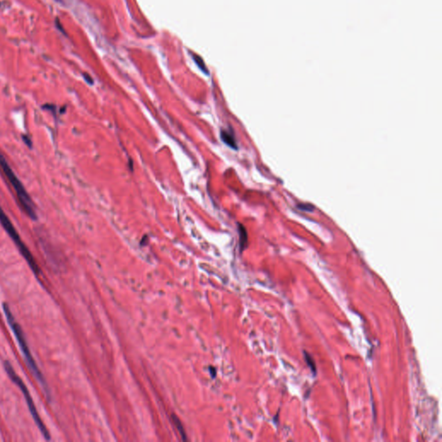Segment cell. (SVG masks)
Wrapping results in <instances>:
<instances>
[{
	"label": "cell",
	"mask_w": 442,
	"mask_h": 442,
	"mask_svg": "<svg viewBox=\"0 0 442 442\" xmlns=\"http://www.w3.org/2000/svg\"><path fill=\"white\" fill-rule=\"evenodd\" d=\"M3 308H4V315H5L8 323H9L11 329L13 331L15 336L17 338L18 344H19L20 348L22 350L23 355L25 359L27 366L29 367V370H31L33 375L36 377V379L39 381V383L44 386V388L45 390H47V384H46L44 376L41 372V370H39V368L36 365V361H35L31 352H30V350H29V345H28V343H27V341H26L25 335L24 334L22 327L20 326L18 321L15 319L14 316L11 313L9 306L7 304H4Z\"/></svg>",
	"instance_id": "obj_1"
},
{
	"label": "cell",
	"mask_w": 442,
	"mask_h": 442,
	"mask_svg": "<svg viewBox=\"0 0 442 442\" xmlns=\"http://www.w3.org/2000/svg\"><path fill=\"white\" fill-rule=\"evenodd\" d=\"M0 169L3 171L5 177L7 178L8 181L10 182L11 187L14 189L15 193L18 197V201L21 205L23 210L25 212V214L32 220H36V209L35 205L30 198L29 194L26 191L25 188L24 187L22 182L16 175L14 171H12L11 166L9 165L5 157L3 154L0 152Z\"/></svg>",
	"instance_id": "obj_2"
},
{
	"label": "cell",
	"mask_w": 442,
	"mask_h": 442,
	"mask_svg": "<svg viewBox=\"0 0 442 442\" xmlns=\"http://www.w3.org/2000/svg\"><path fill=\"white\" fill-rule=\"evenodd\" d=\"M0 223L3 226V228L5 230V232H7L8 235L10 236V238L12 239V241L14 242L16 246L18 247V250L20 251V253L22 254L23 257H25L26 262L28 263L30 269L32 270L33 272L39 275L41 273L40 268L36 263V259L33 257L32 254L29 250V248L26 246L25 244L23 242L22 239L20 238V236L18 234L17 229L15 228L14 225L11 223V220L9 219L6 214L4 213V209L0 206Z\"/></svg>",
	"instance_id": "obj_3"
},
{
	"label": "cell",
	"mask_w": 442,
	"mask_h": 442,
	"mask_svg": "<svg viewBox=\"0 0 442 442\" xmlns=\"http://www.w3.org/2000/svg\"><path fill=\"white\" fill-rule=\"evenodd\" d=\"M4 369L6 370V372H7L11 380L13 381V383L18 385L19 389H20V391L24 393L25 398L26 400V403H27L28 408H29V412L31 414L33 419L35 420V422H36V424L37 425V427L39 428L42 435H44V438L46 439V440H50L49 432L46 428V426L44 425V421L41 419L40 416H39V414L36 410L35 403L33 402L32 397L29 394V390L26 387L25 384L23 382L22 379L18 377V374L16 373V371L13 369L12 366L7 361L4 362Z\"/></svg>",
	"instance_id": "obj_4"
},
{
	"label": "cell",
	"mask_w": 442,
	"mask_h": 442,
	"mask_svg": "<svg viewBox=\"0 0 442 442\" xmlns=\"http://www.w3.org/2000/svg\"><path fill=\"white\" fill-rule=\"evenodd\" d=\"M221 139L222 141L225 143V145H228L229 147H231L232 149H236L238 148L237 144H236L235 138L231 131H225L223 130L221 131Z\"/></svg>",
	"instance_id": "obj_5"
},
{
	"label": "cell",
	"mask_w": 442,
	"mask_h": 442,
	"mask_svg": "<svg viewBox=\"0 0 442 442\" xmlns=\"http://www.w3.org/2000/svg\"><path fill=\"white\" fill-rule=\"evenodd\" d=\"M247 241H248V237H247L246 230L243 225H239V246H240L241 251L245 250V248L246 247Z\"/></svg>",
	"instance_id": "obj_6"
},
{
	"label": "cell",
	"mask_w": 442,
	"mask_h": 442,
	"mask_svg": "<svg viewBox=\"0 0 442 442\" xmlns=\"http://www.w3.org/2000/svg\"><path fill=\"white\" fill-rule=\"evenodd\" d=\"M172 418H173V420H174V424L176 426V428H178V430H179V433H180V435H181V439L183 440V441H187L188 439H187V436H186V433L184 431V428H183V426L181 424V420L178 419L177 417H175L174 415L172 416Z\"/></svg>",
	"instance_id": "obj_7"
},
{
	"label": "cell",
	"mask_w": 442,
	"mask_h": 442,
	"mask_svg": "<svg viewBox=\"0 0 442 442\" xmlns=\"http://www.w3.org/2000/svg\"><path fill=\"white\" fill-rule=\"evenodd\" d=\"M305 359H306V361L308 363V366L310 367V369H311L312 371H313V373L314 375H316V363L314 361V359H312L311 356L308 354V352H304Z\"/></svg>",
	"instance_id": "obj_8"
},
{
	"label": "cell",
	"mask_w": 442,
	"mask_h": 442,
	"mask_svg": "<svg viewBox=\"0 0 442 442\" xmlns=\"http://www.w3.org/2000/svg\"><path fill=\"white\" fill-rule=\"evenodd\" d=\"M298 207L302 211H306V212H311L313 209H314V207L310 205V204H301V205H299Z\"/></svg>",
	"instance_id": "obj_9"
},
{
	"label": "cell",
	"mask_w": 442,
	"mask_h": 442,
	"mask_svg": "<svg viewBox=\"0 0 442 442\" xmlns=\"http://www.w3.org/2000/svg\"><path fill=\"white\" fill-rule=\"evenodd\" d=\"M23 140L25 141L26 145L29 146V148H32V142H31V139L28 136H23Z\"/></svg>",
	"instance_id": "obj_10"
},
{
	"label": "cell",
	"mask_w": 442,
	"mask_h": 442,
	"mask_svg": "<svg viewBox=\"0 0 442 442\" xmlns=\"http://www.w3.org/2000/svg\"><path fill=\"white\" fill-rule=\"evenodd\" d=\"M55 25L57 26V28H58L61 31H63V29L62 28V25H60V22H59V19H56V21H55Z\"/></svg>",
	"instance_id": "obj_11"
},
{
	"label": "cell",
	"mask_w": 442,
	"mask_h": 442,
	"mask_svg": "<svg viewBox=\"0 0 442 442\" xmlns=\"http://www.w3.org/2000/svg\"><path fill=\"white\" fill-rule=\"evenodd\" d=\"M88 76H89V75H87V74H85V76H84V77H85V78H86V80H87V81H88V82H89V83H90V84L93 83V81H92V80H91V78H89V77H88Z\"/></svg>",
	"instance_id": "obj_12"
}]
</instances>
